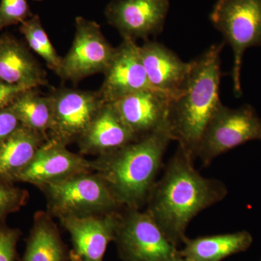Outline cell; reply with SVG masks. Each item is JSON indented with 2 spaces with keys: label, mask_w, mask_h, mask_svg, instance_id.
Instances as JSON below:
<instances>
[{
  "label": "cell",
  "mask_w": 261,
  "mask_h": 261,
  "mask_svg": "<svg viewBox=\"0 0 261 261\" xmlns=\"http://www.w3.org/2000/svg\"><path fill=\"white\" fill-rule=\"evenodd\" d=\"M21 236L20 230L0 223V261H15L17 245Z\"/></svg>",
  "instance_id": "obj_25"
},
{
  "label": "cell",
  "mask_w": 261,
  "mask_h": 261,
  "mask_svg": "<svg viewBox=\"0 0 261 261\" xmlns=\"http://www.w3.org/2000/svg\"><path fill=\"white\" fill-rule=\"evenodd\" d=\"M193 161L178 147L146 202L147 214L176 247L187 238L192 220L224 200L228 193L222 181L202 176Z\"/></svg>",
  "instance_id": "obj_1"
},
{
  "label": "cell",
  "mask_w": 261,
  "mask_h": 261,
  "mask_svg": "<svg viewBox=\"0 0 261 261\" xmlns=\"http://www.w3.org/2000/svg\"><path fill=\"white\" fill-rule=\"evenodd\" d=\"M10 106L22 126L49 138L53 121V104L49 94L43 95L37 89H27Z\"/></svg>",
  "instance_id": "obj_21"
},
{
  "label": "cell",
  "mask_w": 261,
  "mask_h": 261,
  "mask_svg": "<svg viewBox=\"0 0 261 261\" xmlns=\"http://www.w3.org/2000/svg\"><path fill=\"white\" fill-rule=\"evenodd\" d=\"M34 1L40 2L42 1V0H34Z\"/></svg>",
  "instance_id": "obj_29"
},
{
  "label": "cell",
  "mask_w": 261,
  "mask_h": 261,
  "mask_svg": "<svg viewBox=\"0 0 261 261\" xmlns=\"http://www.w3.org/2000/svg\"><path fill=\"white\" fill-rule=\"evenodd\" d=\"M49 95L53 104L49 138L66 145L80 140L106 103L98 91L61 87Z\"/></svg>",
  "instance_id": "obj_9"
},
{
  "label": "cell",
  "mask_w": 261,
  "mask_h": 261,
  "mask_svg": "<svg viewBox=\"0 0 261 261\" xmlns=\"http://www.w3.org/2000/svg\"><path fill=\"white\" fill-rule=\"evenodd\" d=\"M170 97L154 89L130 94L112 103L137 138L157 130L167 121Z\"/></svg>",
  "instance_id": "obj_14"
},
{
  "label": "cell",
  "mask_w": 261,
  "mask_h": 261,
  "mask_svg": "<svg viewBox=\"0 0 261 261\" xmlns=\"http://www.w3.org/2000/svg\"><path fill=\"white\" fill-rule=\"evenodd\" d=\"M138 140L112 103H105L97 116L77 141L82 154L103 155Z\"/></svg>",
  "instance_id": "obj_16"
},
{
  "label": "cell",
  "mask_w": 261,
  "mask_h": 261,
  "mask_svg": "<svg viewBox=\"0 0 261 261\" xmlns=\"http://www.w3.org/2000/svg\"><path fill=\"white\" fill-rule=\"evenodd\" d=\"M98 90L104 102H113L130 94L153 89L149 84L135 41L123 39L106 69Z\"/></svg>",
  "instance_id": "obj_11"
},
{
  "label": "cell",
  "mask_w": 261,
  "mask_h": 261,
  "mask_svg": "<svg viewBox=\"0 0 261 261\" xmlns=\"http://www.w3.org/2000/svg\"><path fill=\"white\" fill-rule=\"evenodd\" d=\"M172 141L167 121L152 133L92 161L95 171L107 183L123 207L140 209L146 202Z\"/></svg>",
  "instance_id": "obj_3"
},
{
  "label": "cell",
  "mask_w": 261,
  "mask_h": 261,
  "mask_svg": "<svg viewBox=\"0 0 261 261\" xmlns=\"http://www.w3.org/2000/svg\"><path fill=\"white\" fill-rule=\"evenodd\" d=\"M47 140L44 135L20 125L0 145V182L17 181Z\"/></svg>",
  "instance_id": "obj_18"
},
{
  "label": "cell",
  "mask_w": 261,
  "mask_h": 261,
  "mask_svg": "<svg viewBox=\"0 0 261 261\" xmlns=\"http://www.w3.org/2000/svg\"><path fill=\"white\" fill-rule=\"evenodd\" d=\"M119 213L114 242L123 261H176L179 250L147 211Z\"/></svg>",
  "instance_id": "obj_6"
},
{
  "label": "cell",
  "mask_w": 261,
  "mask_h": 261,
  "mask_svg": "<svg viewBox=\"0 0 261 261\" xmlns=\"http://www.w3.org/2000/svg\"><path fill=\"white\" fill-rule=\"evenodd\" d=\"M210 20L232 49L233 92L240 97L243 94L241 70L245 51L261 45V0H218Z\"/></svg>",
  "instance_id": "obj_5"
},
{
  "label": "cell",
  "mask_w": 261,
  "mask_h": 261,
  "mask_svg": "<svg viewBox=\"0 0 261 261\" xmlns=\"http://www.w3.org/2000/svg\"><path fill=\"white\" fill-rule=\"evenodd\" d=\"M20 32L27 40L29 47L41 57L47 68L56 74L61 65L62 57L51 44L39 15H34L20 24Z\"/></svg>",
  "instance_id": "obj_22"
},
{
  "label": "cell",
  "mask_w": 261,
  "mask_h": 261,
  "mask_svg": "<svg viewBox=\"0 0 261 261\" xmlns=\"http://www.w3.org/2000/svg\"><path fill=\"white\" fill-rule=\"evenodd\" d=\"M89 171H92L90 161L70 152L65 144L48 138L38 149L32 162L19 175L17 181L40 187L49 182Z\"/></svg>",
  "instance_id": "obj_13"
},
{
  "label": "cell",
  "mask_w": 261,
  "mask_h": 261,
  "mask_svg": "<svg viewBox=\"0 0 261 261\" xmlns=\"http://www.w3.org/2000/svg\"><path fill=\"white\" fill-rule=\"evenodd\" d=\"M119 213L60 219L70 236L72 261H104L108 245L114 241Z\"/></svg>",
  "instance_id": "obj_12"
},
{
  "label": "cell",
  "mask_w": 261,
  "mask_h": 261,
  "mask_svg": "<svg viewBox=\"0 0 261 261\" xmlns=\"http://www.w3.org/2000/svg\"><path fill=\"white\" fill-rule=\"evenodd\" d=\"M251 233L246 231L185 238L180 256L189 261H222L246 251L252 243Z\"/></svg>",
  "instance_id": "obj_19"
},
{
  "label": "cell",
  "mask_w": 261,
  "mask_h": 261,
  "mask_svg": "<svg viewBox=\"0 0 261 261\" xmlns=\"http://www.w3.org/2000/svg\"><path fill=\"white\" fill-rule=\"evenodd\" d=\"M140 54L151 87L172 97L181 87L191 69V62L185 63L161 43L145 41Z\"/></svg>",
  "instance_id": "obj_17"
},
{
  "label": "cell",
  "mask_w": 261,
  "mask_h": 261,
  "mask_svg": "<svg viewBox=\"0 0 261 261\" xmlns=\"http://www.w3.org/2000/svg\"><path fill=\"white\" fill-rule=\"evenodd\" d=\"M0 83L25 89L49 84L47 72L29 47L8 34L0 36Z\"/></svg>",
  "instance_id": "obj_15"
},
{
  "label": "cell",
  "mask_w": 261,
  "mask_h": 261,
  "mask_svg": "<svg viewBox=\"0 0 261 261\" xmlns=\"http://www.w3.org/2000/svg\"><path fill=\"white\" fill-rule=\"evenodd\" d=\"M225 43L211 45L191 61L186 80L172 97L167 119L172 140L192 159L205 127L221 102V53Z\"/></svg>",
  "instance_id": "obj_2"
},
{
  "label": "cell",
  "mask_w": 261,
  "mask_h": 261,
  "mask_svg": "<svg viewBox=\"0 0 261 261\" xmlns=\"http://www.w3.org/2000/svg\"><path fill=\"white\" fill-rule=\"evenodd\" d=\"M66 247L49 214L36 215L21 261H68Z\"/></svg>",
  "instance_id": "obj_20"
},
{
  "label": "cell",
  "mask_w": 261,
  "mask_h": 261,
  "mask_svg": "<svg viewBox=\"0 0 261 261\" xmlns=\"http://www.w3.org/2000/svg\"><path fill=\"white\" fill-rule=\"evenodd\" d=\"M250 141L261 142V118L250 105L229 108L219 105L205 127L196 152L204 166Z\"/></svg>",
  "instance_id": "obj_7"
},
{
  "label": "cell",
  "mask_w": 261,
  "mask_h": 261,
  "mask_svg": "<svg viewBox=\"0 0 261 261\" xmlns=\"http://www.w3.org/2000/svg\"><path fill=\"white\" fill-rule=\"evenodd\" d=\"M176 261H189V260H186V259L183 258V257H181V256H180L179 257H178L177 260H176Z\"/></svg>",
  "instance_id": "obj_28"
},
{
  "label": "cell",
  "mask_w": 261,
  "mask_h": 261,
  "mask_svg": "<svg viewBox=\"0 0 261 261\" xmlns=\"http://www.w3.org/2000/svg\"><path fill=\"white\" fill-rule=\"evenodd\" d=\"M33 15L27 0H1L0 31L21 24Z\"/></svg>",
  "instance_id": "obj_23"
},
{
  "label": "cell",
  "mask_w": 261,
  "mask_h": 261,
  "mask_svg": "<svg viewBox=\"0 0 261 261\" xmlns=\"http://www.w3.org/2000/svg\"><path fill=\"white\" fill-rule=\"evenodd\" d=\"M20 125L10 106L0 110V145Z\"/></svg>",
  "instance_id": "obj_26"
},
{
  "label": "cell",
  "mask_w": 261,
  "mask_h": 261,
  "mask_svg": "<svg viewBox=\"0 0 261 261\" xmlns=\"http://www.w3.org/2000/svg\"><path fill=\"white\" fill-rule=\"evenodd\" d=\"M169 7L170 0H111L105 16L122 39L147 41L163 32Z\"/></svg>",
  "instance_id": "obj_10"
},
{
  "label": "cell",
  "mask_w": 261,
  "mask_h": 261,
  "mask_svg": "<svg viewBox=\"0 0 261 261\" xmlns=\"http://www.w3.org/2000/svg\"><path fill=\"white\" fill-rule=\"evenodd\" d=\"M115 51L97 22L76 17L73 43L62 58L56 75L63 82L76 84L91 75L104 73Z\"/></svg>",
  "instance_id": "obj_8"
},
{
  "label": "cell",
  "mask_w": 261,
  "mask_h": 261,
  "mask_svg": "<svg viewBox=\"0 0 261 261\" xmlns=\"http://www.w3.org/2000/svg\"><path fill=\"white\" fill-rule=\"evenodd\" d=\"M27 89H29L0 83V110L9 106L19 94Z\"/></svg>",
  "instance_id": "obj_27"
},
{
  "label": "cell",
  "mask_w": 261,
  "mask_h": 261,
  "mask_svg": "<svg viewBox=\"0 0 261 261\" xmlns=\"http://www.w3.org/2000/svg\"><path fill=\"white\" fill-rule=\"evenodd\" d=\"M51 214L58 219L86 217L117 212L123 207L96 173H77L40 187Z\"/></svg>",
  "instance_id": "obj_4"
},
{
  "label": "cell",
  "mask_w": 261,
  "mask_h": 261,
  "mask_svg": "<svg viewBox=\"0 0 261 261\" xmlns=\"http://www.w3.org/2000/svg\"><path fill=\"white\" fill-rule=\"evenodd\" d=\"M28 198L27 190L13 187L12 184L0 182V221L20 210Z\"/></svg>",
  "instance_id": "obj_24"
}]
</instances>
